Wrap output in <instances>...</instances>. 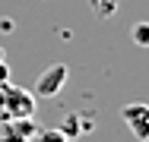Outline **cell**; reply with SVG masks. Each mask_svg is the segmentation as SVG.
<instances>
[{
  "label": "cell",
  "mask_w": 149,
  "mask_h": 142,
  "mask_svg": "<svg viewBox=\"0 0 149 142\" xmlns=\"http://www.w3.org/2000/svg\"><path fill=\"white\" fill-rule=\"evenodd\" d=\"M120 117H124V123L133 130V139L149 142V104H143V101H130V104L120 108Z\"/></svg>",
  "instance_id": "3"
},
{
  "label": "cell",
  "mask_w": 149,
  "mask_h": 142,
  "mask_svg": "<svg viewBox=\"0 0 149 142\" xmlns=\"http://www.w3.org/2000/svg\"><path fill=\"white\" fill-rule=\"evenodd\" d=\"M32 142H70L60 130H38L35 136H32Z\"/></svg>",
  "instance_id": "7"
},
{
  "label": "cell",
  "mask_w": 149,
  "mask_h": 142,
  "mask_svg": "<svg viewBox=\"0 0 149 142\" xmlns=\"http://www.w3.org/2000/svg\"><path fill=\"white\" fill-rule=\"evenodd\" d=\"M67 79H70V66L67 63H54V66H48L38 79H35V98H54V95H60V88L67 85Z\"/></svg>",
  "instance_id": "2"
},
{
  "label": "cell",
  "mask_w": 149,
  "mask_h": 142,
  "mask_svg": "<svg viewBox=\"0 0 149 142\" xmlns=\"http://www.w3.org/2000/svg\"><path fill=\"white\" fill-rule=\"evenodd\" d=\"M0 32H13V19H0Z\"/></svg>",
  "instance_id": "9"
},
{
  "label": "cell",
  "mask_w": 149,
  "mask_h": 142,
  "mask_svg": "<svg viewBox=\"0 0 149 142\" xmlns=\"http://www.w3.org/2000/svg\"><path fill=\"white\" fill-rule=\"evenodd\" d=\"M130 35H133V44L136 48H149V22H136Z\"/></svg>",
  "instance_id": "6"
},
{
  "label": "cell",
  "mask_w": 149,
  "mask_h": 142,
  "mask_svg": "<svg viewBox=\"0 0 149 142\" xmlns=\"http://www.w3.org/2000/svg\"><path fill=\"white\" fill-rule=\"evenodd\" d=\"M35 133H38V126H35L32 117H6L0 142H32Z\"/></svg>",
  "instance_id": "4"
},
{
  "label": "cell",
  "mask_w": 149,
  "mask_h": 142,
  "mask_svg": "<svg viewBox=\"0 0 149 142\" xmlns=\"http://www.w3.org/2000/svg\"><path fill=\"white\" fill-rule=\"evenodd\" d=\"M0 120H3V85H0Z\"/></svg>",
  "instance_id": "10"
},
{
  "label": "cell",
  "mask_w": 149,
  "mask_h": 142,
  "mask_svg": "<svg viewBox=\"0 0 149 142\" xmlns=\"http://www.w3.org/2000/svg\"><path fill=\"white\" fill-rule=\"evenodd\" d=\"M0 60H3V48H0Z\"/></svg>",
  "instance_id": "11"
},
{
  "label": "cell",
  "mask_w": 149,
  "mask_h": 142,
  "mask_svg": "<svg viewBox=\"0 0 149 142\" xmlns=\"http://www.w3.org/2000/svg\"><path fill=\"white\" fill-rule=\"evenodd\" d=\"M89 6L98 19H111L118 13V0H89Z\"/></svg>",
  "instance_id": "5"
},
{
  "label": "cell",
  "mask_w": 149,
  "mask_h": 142,
  "mask_svg": "<svg viewBox=\"0 0 149 142\" xmlns=\"http://www.w3.org/2000/svg\"><path fill=\"white\" fill-rule=\"evenodd\" d=\"M10 82V66H6V60H0V85Z\"/></svg>",
  "instance_id": "8"
},
{
  "label": "cell",
  "mask_w": 149,
  "mask_h": 142,
  "mask_svg": "<svg viewBox=\"0 0 149 142\" xmlns=\"http://www.w3.org/2000/svg\"><path fill=\"white\" fill-rule=\"evenodd\" d=\"M35 95L22 85L3 82V120L6 117H35Z\"/></svg>",
  "instance_id": "1"
}]
</instances>
